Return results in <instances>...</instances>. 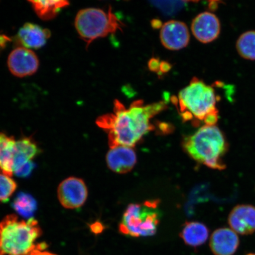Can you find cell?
<instances>
[{"label":"cell","instance_id":"obj_10","mask_svg":"<svg viewBox=\"0 0 255 255\" xmlns=\"http://www.w3.org/2000/svg\"><path fill=\"white\" fill-rule=\"evenodd\" d=\"M219 19L210 12H203L194 18L191 31L197 40L203 43H209L218 39L221 33Z\"/></svg>","mask_w":255,"mask_h":255},{"label":"cell","instance_id":"obj_4","mask_svg":"<svg viewBox=\"0 0 255 255\" xmlns=\"http://www.w3.org/2000/svg\"><path fill=\"white\" fill-rule=\"evenodd\" d=\"M41 234L33 218L25 221L15 215L5 216L0 222V255H28L37 248L35 241Z\"/></svg>","mask_w":255,"mask_h":255},{"label":"cell","instance_id":"obj_25","mask_svg":"<svg viewBox=\"0 0 255 255\" xmlns=\"http://www.w3.org/2000/svg\"><path fill=\"white\" fill-rule=\"evenodd\" d=\"M161 63H159L157 59H152L149 63V68L152 71H157L160 69Z\"/></svg>","mask_w":255,"mask_h":255},{"label":"cell","instance_id":"obj_7","mask_svg":"<svg viewBox=\"0 0 255 255\" xmlns=\"http://www.w3.org/2000/svg\"><path fill=\"white\" fill-rule=\"evenodd\" d=\"M88 189L84 181L77 177H69L60 184L57 197L66 209H75L84 205L88 197Z\"/></svg>","mask_w":255,"mask_h":255},{"label":"cell","instance_id":"obj_11","mask_svg":"<svg viewBox=\"0 0 255 255\" xmlns=\"http://www.w3.org/2000/svg\"><path fill=\"white\" fill-rule=\"evenodd\" d=\"M228 223L237 234L249 235L255 232V207L239 205L232 209L229 215Z\"/></svg>","mask_w":255,"mask_h":255},{"label":"cell","instance_id":"obj_6","mask_svg":"<svg viewBox=\"0 0 255 255\" xmlns=\"http://www.w3.org/2000/svg\"><path fill=\"white\" fill-rule=\"evenodd\" d=\"M157 200L130 204L124 212L119 231L131 237H150L155 234L159 222Z\"/></svg>","mask_w":255,"mask_h":255},{"label":"cell","instance_id":"obj_26","mask_svg":"<svg viewBox=\"0 0 255 255\" xmlns=\"http://www.w3.org/2000/svg\"><path fill=\"white\" fill-rule=\"evenodd\" d=\"M246 255H255V254H254V253H250V254H247Z\"/></svg>","mask_w":255,"mask_h":255},{"label":"cell","instance_id":"obj_22","mask_svg":"<svg viewBox=\"0 0 255 255\" xmlns=\"http://www.w3.org/2000/svg\"><path fill=\"white\" fill-rule=\"evenodd\" d=\"M34 168V164L33 161L28 162L27 164L22 167L20 170L16 171L14 174L20 177H25L29 175Z\"/></svg>","mask_w":255,"mask_h":255},{"label":"cell","instance_id":"obj_1","mask_svg":"<svg viewBox=\"0 0 255 255\" xmlns=\"http://www.w3.org/2000/svg\"><path fill=\"white\" fill-rule=\"evenodd\" d=\"M166 107L164 101L145 105L142 100H137L126 108L116 100L113 113L98 118L97 124L108 133L111 148L119 146L132 148L154 129L150 120Z\"/></svg>","mask_w":255,"mask_h":255},{"label":"cell","instance_id":"obj_14","mask_svg":"<svg viewBox=\"0 0 255 255\" xmlns=\"http://www.w3.org/2000/svg\"><path fill=\"white\" fill-rule=\"evenodd\" d=\"M50 37L49 30L28 23L25 24L19 30L16 41L21 47L37 49L45 45Z\"/></svg>","mask_w":255,"mask_h":255},{"label":"cell","instance_id":"obj_2","mask_svg":"<svg viewBox=\"0 0 255 255\" xmlns=\"http://www.w3.org/2000/svg\"><path fill=\"white\" fill-rule=\"evenodd\" d=\"M172 101L185 122L192 121L194 126L200 122L206 126H216L218 123V97L215 89L198 78H193L177 98H172Z\"/></svg>","mask_w":255,"mask_h":255},{"label":"cell","instance_id":"obj_17","mask_svg":"<svg viewBox=\"0 0 255 255\" xmlns=\"http://www.w3.org/2000/svg\"><path fill=\"white\" fill-rule=\"evenodd\" d=\"M209 235V231L207 226L196 222L186 223L180 234L185 244L194 248L205 244Z\"/></svg>","mask_w":255,"mask_h":255},{"label":"cell","instance_id":"obj_23","mask_svg":"<svg viewBox=\"0 0 255 255\" xmlns=\"http://www.w3.org/2000/svg\"><path fill=\"white\" fill-rule=\"evenodd\" d=\"M47 247V245L45 244H38L37 248L36 250L32 251L28 255H57L53 253H49V252L44 251V249Z\"/></svg>","mask_w":255,"mask_h":255},{"label":"cell","instance_id":"obj_13","mask_svg":"<svg viewBox=\"0 0 255 255\" xmlns=\"http://www.w3.org/2000/svg\"><path fill=\"white\" fill-rule=\"evenodd\" d=\"M107 162L110 170L120 174L128 173L136 162V153L132 147L119 146L108 152Z\"/></svg>","mask_w":255,"mask_h":255},{"label":"cell","instance_id":"obj_5","mask_svg":"<svg viewBox=\"0 0 255 255\" xmlns=\"http://www.w3.org/2000/svg\"><path fill=\"white\" fill-rule=\"evenodd\" d=\"M75 27L79 36L87 44V47L94 40L106 37L108 34L122 30L123 23L112 11H108L97 8L81 9L75 18Z\"/></svg>","mask_w":255,"mask_h":255},{"label":"cell","instance_id":"obj_20","mask_svg":"<svg viewBox=\"0 0 255 255\" xmlns=\"http://www.w3.org/2000/svg\"><path fill=\"white\" fill-rule=\"evenodd\" d=\"M14 209L19 214L25 218H30L37 209V203L29 194L20 193L14 201Z\"/></svg>","mask_w":255,"mask_h":255},{"label":"cell","instance_id":"obj_19","mask_svg":"<svg viewBox=\"0 0 255 255\" xmlns=\"http://www.w3.org/2000/svg\"><path fill=\"white\" fill-rule=\"evenodd\" d=\"M236 47L242 58L255 60V30L247 31L242 33L237 40Z\"/></svg>","mask_w":255,"mask_h":255},{"label":"cell","instance_id":"obj_24","mask_svg":"<svg viewBox=\"0 0 255 255\" xmlns=\"http://www.w3.org/2000/svg\"><path fill=\"white\" fill-rule=\"evenodd\" d=\"M91 229L95 234H99L104 231V226L100 222H96L91 225Z\"/></svg>","mask_w":255,"mask_h":255},{"label":"cell","instance_id":"obj_15","mask_svg":"<svg viewBox=\"0 0 255 255\" xmlns=\"http://www.w3.org/2000/svg\"><path fill=\"white\" fill-rule=\"evenodd\" d=\"M40 152L36 143L30 138H23L16 141L13 174L28 162L31 161Z\"/></svg>","mask_w":255,"mask_h":255},{"label":"cell","instance_id":"obj_3","mask_svg":"<svg viewBox=\"0 0 255 255\" xmlns=\"http://www.w3.org/2000/svg\"><path fill=\"white\" fill-rule=\"evenodd\" d=\"M184 151L194 160L215 170L226 168L222 157L228 151V143L221 130L216 126H203L185 138Z\"/></svg>","mask_w":255,"mask_h":255},{"label":"cell","instance_id":"obj_9","mask_svg":"<svg viewBox=\"0 0 255 255\" xmlns=\"http://www.w3.org/2000/svg\"><path fill=\"white\" fill-rule=\"evenodd\" d=\"M160 40L162 45L171 50H178L186 47L190 41V33L186 24L177 20H170L162 25Z\"/></svg>","mask_w":255,"mask_h":255},{"label":"cell","instance_id":"obj_18","mask_svg":"<svg viewBox=\"0 0 255 255\" xmlns=\"http://www.w3.org/2000/svg\"><path fill=\"white\" fill-rule=\"evenodd\" d=\"M34 10L43 20H49L55 17L62 8L69 5L66 1H29Z\"/></svg>","mask_w":255,"mask_h":255},{"label":"cell","instance_id":"obj_16","mask_svg":"<svg viewBox=\"0 0 255 255\" xmlns=\"http://www.w3.org/2000/svg\"><path fill=\"white\" fill-rule=\"evenodd\" d=\"M15 143L13 137L0 132V171L9 177L13 175Z\"/></svg>","mask_w":255,"mask_h":255},{"label":"cell","instance_id":"obj_12","mask_svg":"<svg viewBox=\"0 0 255 255\" xmlns=\"http://www.w3.org/2000/svg\"><path fill=\"white\" fill-rule=\"evenodd\" d=\"M239 244L238 234L229 228L217 229L210 239V248L215 255H234Z\"/></svg>","mask_w":255,"mask_h":255},{"label":"cell","instance_id":"obj_8","mask_svg":"<svg viewBox=\"0 0 255 255\" xmlns=\"http://www.w3.org/2000/svg\"><path fill=\"white\" fill-rule=\"evenodd\" d=\"M7 65L12 75L18 78H24L36 72L39 61L36 54L31 49L19 46L9 54Z\"/></svg>","mask_w":255,"mask_h":255},{"label":"cell","instance_id":"obj_21","mask_svg":"<svg viewBox=\"0 0 255 255\" xmlns=\"http://www.w3.org/2000/svg\"><path fill=\"white\" fill-rule=\"evenodd\" d=\"M16 189L17 184L11 177L0 174V202H7Z\"/></svg>","mask_w":255,"mask_h":255}]
</instances>
